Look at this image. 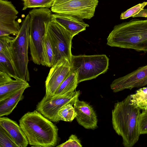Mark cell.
I'll return each mask as SVG.
<instances>
[{
    "label": "cell",
    "mask_w": 147,
    "mask_h": 147,
    "mask_svg": "<svg viewBox=\"0 0 147 147\" xmlns=\"http://www.w3.org/2000/svg\"><path fill=\"white\" fill-rule=\"evenodd\" d=\"M19 123L30 145L52 147L58 144L57 127L36 110L24 114Z\"/></svg>",
    "instance_id": "6da1fadb"
},
{
    "label": "cell",
    "mask_w": 147,
    "mask_h": 147,
    "mask_svg": "<svg viewBox=\"0 0 147 147\" xmlns=\"http://www.w3.org/2000/svg\"><path fill=\"white\" fill-rule=\"evenodd\" d=\"M141 109L132 104L130 95L115 103L112 111V123L115 132L122 138L125 147H133L138 141L140 134L138 122Z\"/></svg>",
    "instance_id": "7a4b0ae2"
},
{
    "label": "cell",
    "mask_w": 147,
    "mask_h": 147,
    "mask_svg": "<svg viewBox=\"0 0 147 147\" xmlns=\"http://www.w3.org/2000/svg\"><path fill=\"white\" fill-rule=\"evenodd\" d=\"M107 40L112 47L147 52V19H134L116 25Z\"/></svg>",
    "instance_id": "3957f363"
},
{
    "label": "cell",
    "mask_w": 147,
    "mask_h": 147,
    "mask_svg": "<svg viewBox=\"0 0 147 147\" xmlns=\"http://www.w3.org/2000/svg\"><path fill=\"white\" fill-rule=\"evenodd\" d=\"M29 47L31 59L35 64L44 65L43 42L48 25L52 20V11L48 8H34L30 11Z\"/></svg>",
    "instance_id": "277c9868"
},
{
    "label": "cell",
    "mask_w": 147,
    "mask_h": 147,
    "mask_svg": "<svg viewBox=\"0 0 147 147\" xmlns=\"http://www.w3.org/2000/svg\"><path fill=\"white\" fill-rule=\"evenodd\" d=\"M30 26L28 13L23 20L18 34L10 44L12 61L18 77L28 82L30 80L28 68Z\"/></svg>",
    "instance_id": "5b68a950"
},
{
    "label": "cell",
    "mask_w": 147,
    "mask_h": 147,
    "mask_svg": "<svg viewBox=\"0 0 147 147\" xmlns=\"http://www.w3.org/2000/svg\"><path fill=\"white\" fill-rule=\"evenodd\" d=\"M109 59L105 55H72L71 70L77 74L78 83L96 78L107 71Z\"/></svg>",
    "instance_id": "8992f818"
},
{
    "label": "cell",
    "mask_w": 147,
    "mask_h": 147,
    "mask_svg": "<svg viewBox=\"0 0 147 147\" xmlns=\"http://www.w3.org/2000/svg\"><path fill=\"white\" fill-rule=\"evenodd\" d=\"M98 0H54L51 7L54 13L90 19L94 16Z\"/></svg>",
    "instance_id": "52a82bcc"
},
{
    "label": "cell",
    "mask_w": 147,
    "mask_h": 147,
    "mask_svg": "<svg viewBox=\"0 0 147 147\" xmlns=\"http://www.w3.org/2000/svg\"><path fill=\"white\" fill-rule=\"evenodd\" d=\"M47 32L54 49L55 64L63 57H66L71 62V41L74 36L58 23L52 20L49 24Z\"/></svg>",
    "instance_id": "ba28073f"
},
{
    "label": "cell",
    "mask_w": 147,
    "mask_h": 147,
    "mask_svg": "<svg viewBox=\"0 0 147 147\" xmlns=\"http://www.w3.org/2000/svg\"><path fill=\"white\" fill-rule=\"evenodd\" d=\"M80 93V90H77L51 97L45 96L37 105L36 110L51 121L58 122L57 113L59 109L68 103L74 105Z\"/></svg>",
    "instance_id": "9c48e42d"
},
{
    "label": "cell",
    "mask_w": 147,
    "mask_h": 147,
    "mask_svg": "<svg viewBox=\"0 0 147 147\" xmlns=\"http://www.w3.org/2000/svg\"><path fill=\"white\" fill-rule=\"evenodd\" d=\"M71 70V62L66 57L61 58L54 64L51 67L45 82V96L47 97L53 96Z\"/></svg>",
    "instance_id": "30bf717a"
},
{
    "label": "cell",
    "mask_w": 147,
    "mask_h": 147,
    "mask_svg": "<svg viewBox=\"0 0 147 147\" xmlns=\"http://www.w3.org/2000/svg\"><path fill=\"white\" fill-rule=\"evenodd\" d=\"M18 13L11 1L0 0V36L18 35L20 28L16 20Z\"/></svg>",
    "instance_id": "8fae6325"
},
{
    "label": "cell",
    "mask_w": 147,
    "mask_h": 147,
    "mask_svg": "<svg viewBox=\"0 0 147 147\" xmlns=\"http://www.w3.org/2000/svg\"><path fill=\"white\" fill-rule=\"evenodd\" d=\"M147 84V65L138 67L124 76L114 80L110 85L114 92H117L125 89L131 90Z\"/></svg>",
    "instance_id": "7c38bea8"
},
{
    "label": "cell",
    "mask_w": 147,
    "mask_h": 147,
    "mask_svg": "<svg viewBox=\"0 0 147 147\" xmlns=\"http://www.w3.org/2000/svg\"><path fill=\"white\" fill-rule=\"evenodd\" d=\"M73 105L76 113V119L79 125L87 129L94 130L97 127V117L91 105L79 99Z\"/></svg>",
    "instance_id": "4fadbf2b"
},
{
    "label": "cell",
    "mask_w": 147,
    "mask_h": 147,
    "mask_svg": "<svg viewBox=\"0 0 147 147\" xmlns=\"http://www.w3.org/2000/svg\"><path fill=\"white\" fill-rule=\"evenodd\" d=\"M52 20L63 27L74 36L86 30L89 25L83 19L71 15L55 13L53 14Z\"/></svg>",
    "instance_id": "5bb4252c"
},
{
    "label": "cell",
    "mask_w": 147,
    "mask_h": 147,
    "mask_svg": "<svg viewBox=\"0 0 147 147\" xmlns=\"http://www.w3.org/2000/svg\"><path fill=\"white\" fill-rule=\"evenodd\" d=\"M0 126L8 134L18 147H26L28 146V140L16 122L7 117H0Z\"/></svg>",
    "instance_id": "9a60e30c"
},
{
    "label": "cell",
    "mask_w": 147,
    "mask_h": 147,
    "mask_svg": "<svg viewBox=\"0 0 147 147\" xmlns=\"http://www.w3.org/2000/svg\"><path fill=\"white\" fill-rule=\"evenodd\" d=\"M28 87H24L5 99L0 101V117L10 114L23 98V94Z\"/></svg>",
    "instance_id": "2e32d148"
},
{
    "label": "cell",
    "mask_w": 147,
    "mask_h": 147,
    "mask_svg": "<svg viewBox=\"0 0 147 147\" xmlns=\"http://www.w3.org/2000/svg\"><path fill=\"white\" fill-rule=\"evenodd\" d=\"M30 87L28 82L20 78L13 80L0 85V101L9 97L22 88Z\"/></svg>",
    "instance_id": "e0dca14e"
},
{
    "label": "cell",
    "mask_w": 147,
    "mask_h": 147,
    "mask_svg": "<svg viewBox=\"0 0 147 147\" xmlns=\"http://www.w3.org/2000/svg\"><path fill=\"white\" fill-rule=\"evenodd\" d=\"M78 84L77 74L76 72L71 70L53 96H59L74 92Z\"/></svg>",
    "instance_id": "ac0fdd59"
},
{
    "label": "cell",
    "mask_w": 147,
    "mask_h": 147,
    "mask_svg": "<svg viewBox=\"0 0 147 147\" xmlns=\"http://www.w3.org/2000/svg\"><path fill=\"white\" fill-rule=\"evenodd\" d=\"M43 49L44 57V66L51 67L55 63V55L54 48L47 32L43 40Z\"/></svg>",
    "instance_id": "d6986e66"
},
{
    "label": "cell",
    "mask_w": 147,
    "mask_h": 147,
    "mask_svg": "<svg viewBox=\"0 0 147 147\" xmlns=\"http://www.w3.org/2000/svg\"><path fill=\"white\" fill-rule=\"evenodd\" d=\"M132 104L141 110L147 109V87L140 88L130 95Z\"/></svg>",
    "instance_id": "ffe728a7"
},
{
    "label": "cell",
    "mask_w": 147,
    "mask_h": 147,
    "mask_svg": "<svg viewBox=\"0 0 147 147\" xmlns=\"http://www.w3.org/2000/svg\"><path fill=\"white\" fill-rule=\"evenodd\" d=\"M147 5V2L144 1L131 7L121 13L120 19H125L131 17L147 18V9H144Z\"/></svg>",
    "instance_id": "44dd1931"
},
{
    "label": "cell",
    "mask_w": 147,
    "mask_h": 147,
    "mask_svg": "<svg viewBox=\"0 0 147 147\" xmlns=\"http://www.w3.org/2000/svg\"><path fill=\"white\" fill-rule=\"evenodd\" d=\"M73 105L71 104L68 103L59 109L57 113L59 121H63L71 122L76 118V113Z\"/></svg>",
    "instance_id": "7402d4cb"
},
{
    "label": "cell",
    "mask_w": 147,
    "mask_h": 147,
    "mask_svg": "<svg viewBox=\"0 0 147 147\" xmlns=\"http://www.w3.org/2000/svg\"><path fill=\"white\" fill-rule=\"evenodd\" d=\"M0 71L5 73L15 79L19 78L11 61L0 53Z\"/></svg>",
    "instance_id": "603a6c76"
},
{
    "label": "cell",
    "mask_w": 147,
    "mask_h": 147,
    "mask_svg": "<svg viewBox=\"0 0 147 147\" xmlns=\"http://www.w3.org/2000/svg\"><path fill=\"white\" fill-rule=\"evenodd\" d=\"M24 6L22 10L29 8L51 7L54 0H23Z\"/></svg>",
    "instance_id": "cb8c5ba5"
},
{
    "label": "cell",
    "mask_w": 147,
    "mask_h": 147,
    "mask_svg": "<svg viewBox=\"0 0 147 147\" xmlns=\"http://www.w3.org/2000/svg\"><path fill=\"white\" fill-rule=\"evenodd\" d=\"M14 37L10 35L0 36V53L5 55L12 61L10 44Z\"/></svg>",
    "instance_id": "d4e9b609"
},
{
    "label": "cell",
    "mask_w": 147,
    "mask_h": 147,
    "mask_svg": "<svg viewBox=\"0 0 147 147\" xmlns=\"http://www.w3.org/2000/svg\"><path fill=\"white\" fill-rule=\"evenodd\" d=\"M0 147H18L10 136L1 126Z\"/></svg>",
    "instance_id": "484cf974"
},
{
    "label": "cell",
    "mask_w": 147,
    "mask_h": 147,
    "mask_svg": "<svg viewBox=\"0 0 147 147\" xmlns=\"http://www.w3.org/2000/svg\"><path fill=\"white\" fill-rule=\"evenodd\" d=\"M138 129L140 135L147 134V109L142 110V112L140 114Z\"/></svg>",
    "instance_id": "4316f807"
},
{
    "label": "cell",
    "mask_w": 147,
    "mask_h": 147,
    "mask_svg": "<svg viewBox=\"0 0 147 147\" xmlns=\"http://www.w3.org/2000/svg\"><path fill=\"white\" fill-rule=\"evenodd\" d=\"M59 147H82V146L80 140L75 134H71L65 142L57 146Z\"/></svg>",
    "instance_id": "83f0119b"
},
{
    "label": "cell",
    "mask_w": 147,
    "mask_h": 147,
    "mask_svg": "<svg viewBox=\"0 0 147 147\" xmlns=\"http://www.w3.org/2000/svg\"><path fill=\"white\" fill-rule=\"evenodd\" d=\"M12 78L7 73L0 71V85L12 80Z\"/></svg>",
    "instance_id": "f1b7e54d"
}]
</instances>
